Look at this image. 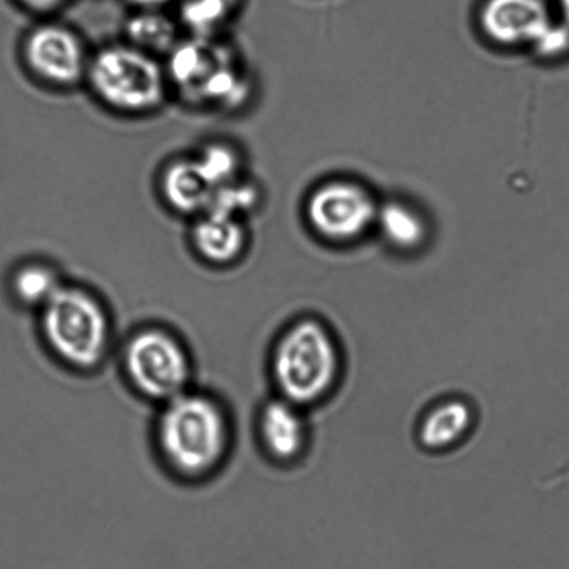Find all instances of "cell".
<instances>
[{"label": "cell", "instance_id": "obj_5", "mask_svg": "<svg viewBox=\"0 0 569 569\" xmlns=\"http://www.w3.org/2000/svg\"><path fill=\"white\" fill-rule=\"evenodd\" d=\"M122 368L137 392L161 405L186 392L192 379L186 346L163 328L148 327L132 333L122 350Z\"/></svg>", "mask_w": 569, "mask_h": 569}, {"label": "cell", "instance_id": "obj_4", "mask_svg": "<svg viewBox=\"0 0 569 569\" xmlns=\"http://www.w3.org/2000/svg\"><path fill=\"white\" fill-rule=\"evenodd\" d=\"M39 312L44 343L56 359L78 371L102 365L110 348L111 321L97 295L64 283Z\"/></svg>", "mask_w": 569, "mask_h": 569}, {"label": "cell", "instance_id": "obj_8", "mask_svg": "<svg viewBox=\"0 0 569 569\" xmlns=\"http://www.w3.org/2000/svg\"><path fill=\"white\" fill-rule=\"evenodd\" d=\"M233 50L221 37H182L163 60L171 93L177 92L182 102L197 106L206 83Z\"/></svg>", "mask_w": 569, "mask_h": 569}, {"label": "cell", "instance_id": "obj_23", "mask_svg": "<svg viewBox=\"0 0 569 569\" xmlns=\"http://www.w3.org/2000/svg\"><path fill=\"white\" fill-rule=\"evenodd\" d=\"M562 14L566 17V21L569 24V0H560Z\"/></svg>", "mask_w": 569, "mask_h": 569}, {"label": "cell", "instance_id": "obj_9", "mask_svg": "<svg viewBox=\"0 0 569 569\" xmlns=\"http://www.w3.org/2000/svg\"><path fill=\"white\" fill-rule=\"evenodd\" d=\"M482 32L501 48H533L553 27L543 0H488L479 17Z\"/></svg>", "mask_w": 569, "mask_h": 569}, {"label": "cell", "instance_id": "obj_20", "mask_svg": "<svg viewBox=\"0 0 569 569\" xmlns=\"http://www.w3.org/2000/svg\"><path fill=\"white\" fill-rule=\"evenodd\" d=\"M569 32L565 27L555 26L545 33L532 48L540 58L550 59L561 54L568 48Z\"/></svg>", "mask_w": 569, "mask_h": 569}, {"label": "cell", "instance_id": "obj_6", "mask_svg": "<svg viewBox=\"0 0 569 569\" xmlns=\"http://www.w3.org/2000/svg\"><path fill=\"white\" fill-rule=\"evenodd\" d=\"M379 202L370 189L353 180H329L312 189L305 204L307 224L323 241H359L376 228Z\"/></svg>", "mask_w": 569, "mask_h": 569}, {"label": "cell", "instance_id": "obj_22", "mask_svg": "<svg viewBox=\"0 0 569 569\" xmlns=\"http://www.w3.org/2000/svg\"><path fill=\"white\" fill-rule=\"evenodd\" d=\"M133 6V9H166V6L176 2V0H127Z\"/></svg>", "mask_w": 569, "mask_h": 569}, {"label": "cell", "instance_id": "obj_17", "mask_svg": "<svg viewBox=\"0 0 569 569\" xmlns=\"http://www.w3.org/2000/svg\"><path fill=\"white\" fill-rule=\"evenodd\" d=\"M64 283L53 264L32 260L14 271L11 290L21 305L41 310Z\"/></svg>", "mask_w": 569, "mask_h": 569}, {"label": "cell", "instance_id": "obj_2", "mask_svg": "<svg viewBox=\"0 0 569 569\" xmlns=\"http://www.w3.org/2000/svg\"><path fill=\"white\" fill-rule=\"evenodd\" d=\"M156 443L167 466L181 477L209 476L230 449V418L220 401L188 389L161 405Z\"/></svg>", "mask_w": 569, "mask_h": 569}, {"label": "cell", "instance_id": "obj_21", "mask_svg": "<svg viewBox=\"0 0 569 569\" xmlns=\"http://www.w3.org/2000/svg\"><path fill=\"white\" fill-rule=\"evenodd\" d=\"M22 8L32 11V13L47 16L64 8L69 0H19Z\"/></svg>", "mask_w": 569, "mask_h": 569}, {"label": "cell", "instance_id": "obj_14", "mask_svg": "<svg viewBox=\"0 0 569 569\" xmlns=\"http://www.w3.org/2000/svg\"><path fill=\"white\" fill-rule=\"evenodd\" d=\"M376 228L383 241L401 253L418 252L431 233L423 211L401 199L379 202Z\"/></svg>", "mask_w": 569, "mask_h": 569}, {"label": "cell", "instance_id": "obj_3", "mask_svg": "<svg viewBox=\"0 0 569 569\" xmlns=\"http://www.w3.org/2000/svg\"><path fill=\"white\" fill-rule=\"evenodd\" d=\"M86 86L106 109L127 117L158 113L171 94L163 60L126 41L92 53Z\"/></svg>", "mask_w": 569, "mask_h": 569}, {"label": "cell", "instance_id": "obj_12", "mask_svg": "<svg viewBox=\"0 0 569 569\" xmlns=\"http://www.w3.org/2000/svg\"><path fill=\"white\" fill-rule=\"evenodd\" d=\"M214 191L193 154L170 160L160 172V197L167 208L178 216L197 219L208 213Z\"/></svg>", "mask_w": 569, "mask_h": 569}, {"label": "cell", "instance_id": "obj_19", "mask_svg": "<svg viewBox=\"0 0 569 569\" xmlns=\"http://www.w3.org/2000/svg\"><path fill=\"white\" fill-rule=\"evenodd\" d=\"M263 200V188L259 182L243 176L216 189L209 211L247 222L248 217L261 208Z\"/></svg>", "mask_w": 569, "mask_h": 569}, {"label": "cell", "instance_id": "obj_16", "mask_svg": "<svg viewBox=\"0 0 569 569\" xmlns=\"http://www.w3.org/2000/svg\"><path fill=\"white\" fill-rule=\"evenodd\" d=\"M247 0H180L178 21L188 36L221 37L224 28L241 13Z\"/></svg>", "mask_w": 569, "mask_h": 569}, {"label": "cell", "instance_id": "obj_13", "mask_svg": "<svg viewBox=\"0 0 569 569\" xmlns=\"http://www.w3.org/2000/svg\"><path fill=\"white\" fill-rule=\"evenodd\" d=\"M476 422L477 412L470 401L451 396L423 412L417 427V440L423 450L443 453L465 442Z\"/></svg>", "mask_w": 569, "mask_h": 569}, {"label": "cell", "instance_id": "obj_1", "mask_svg": "<svg viewBox=\"0 0 569 569\" xmlns=\"http://www.w3.org/2000/svg\"><path fill=\"white\" fill-rule=\"evenodd\" d=\"M345 373L342 345L329 323L305 316L290 322L271 355L277 396L310 409L337 392Z\"/></svg>", "mask_w": 569, "mask_h": 569}, {"label": "cell", "instance_id": "obj_18", "mask_svg": "<svg viewBox=\"0 0 569 569\" xmlns=\"http://www.w3.org/2000/svg\"><path fill=\"white\" fill-rule=\"evenodd\" d=\"M193 158L216 189L247 176L242 150L224 139L204 143Z\"/></svg>", "mask_w": 569, "mask_h": 569}, {"label": "cell", "instance_id": "obj_7", "mask_svg": "<svg viewBox=\"0 0 569 569\" xmlns=\"http://www.w3.org/2000/svg\"><path fill=\"white\" fill-rule=\"evenodd\" d=\"M92 53L74 28L43 21L27 33L22 60L37 81L56 91H70L87 80Z\"/></svg>", "mask_w": 569, "mask_h": 569}, {"label": "cell", "instance_id": "obj_11", "mask_svg": "<svg viewBox=\"0 0 569 569\" xmlns=\"http://www.w3.org/2000/svg\"><path fill=\"white\" fill-rule=\"evenodd\" d=\"M247 222L208 211L193 219L189 242L206 264L230 267L238 263L249 248Z\"/></svg>", "mask_w": 569, "mask_h": 569}, {"label": "cell", "instance_id": "obj_10", "mask_svg": "<svg viewBox=\"0 0 569 569\" xmlns=\"http://www.w3.org/2000/svg\"><path fill=\"white\" fill-rule=\"evenodd\" d=\"M306 411L280 396L261 407L258 417L259 440L271 460L293 465L306 455L310 445Z\"/></svg>", "mask_w": 569, "mask_h": 569}, {"label": "cell", "instance_id": "obj_15", "mask_svg": "<svg viewBox=\"0 0 569 569\" xmlns=\"http://www.w3.org/2000/svg\"><path fill=\"white\" fill-rule=\"evenodd\" d=\"M124 41L164 60L182 39L180 21L166 9H136L124 22Z\"/></svg>", "mask_w": 569, "mask_h": 569}]
</instances>
